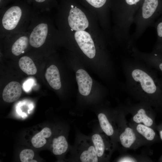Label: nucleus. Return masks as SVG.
<instances>
[{"label":"nucleus","mask_w":162,"mask_h":162,"mask_svg":"<svg viewBox=\"0 0 162 162\" xmlns=\"http://www.w3.org/2000/svg\"><path fill=\"white\" fill-rule=\"evenodd\" d=\"M125 88L148 95H161L162 88L157 74L144 63L126 61L123 64Z\"/></svg>","instance_id":"f257e3e1"},{"label":"nucleus","mask_w":162,"mask_h":162,"mask_svg":"<svg viewBox=\"0 0 162 162\" xmlns=\"http://www.w3.org/2000/svg\"><path fill=\"white\" fill-rule=\"evenodd\" d=\"M38 13L34 9L18 5L1 10L0 39L12 34L27 31Z\"/></svg>","instance_id":"f03ea898"},{"label":"nucleus","mask_w":162,"mask_h":162,"mask_svg":"<svg viewBox=\"0 0 162 162\" xmlns=\"http://www.w3.org/2000/svg\"><path fill=\"white\" fill-rule=\"evenodd\" d=\"M27 31L30 46L38 49L47 46L55 38V31L50 17L38 13L32 19Z\"/></svg>","instance_id":"7ed1b4c3"},{"label":"nucleus","mask_w":162,"mask_h":162,"mask_svg":"<svg viewBox=\"0 0 162 162\" xmlns=\"http://www.w3.org/2000/svg\"><path fill=\"white\" fill-rule=\"evenodd\" d=\"M0 39L5 45L10 46V52L16 56L24 53L30 46L28 31L12 34Z\"/></svg>","instance_id":"20e7f679"},{"label":"nucleus","mask_w":162,"mask_h":162,"mask_svg":"<svg viewBox=\"0 0 162 162\" xmlns=\"http://www.w3.org/2000/svg\"><path fill=\"white\" fill-rule=\"evenodd\" d=\"M75 39L83 52L90 58H93L95 54V49L90 35L85 31L76 32Z\"/></svg>","instance_id":"39448f33"},{"label":"nucleus","mask_w":162,"mask_h":162,"mask_svg":"<svg viewBox=\"0 0 162 162\" xmlns=\"http://www.w3.org/2000/svg\"><path fill=\"white\" fill-rule=\"evenodd\" d=\"M68 21L71 29L75 31H83L88 26V21L85 14L77 8L70 9Z\"/></svg>","instance_id":"423d86ee"},{"label":"nucleus","mask_w":162,"mask_h":162,"mask_svg":"<svg viewBox=\"0 0 162 162\" xmlns=\"http://www.w3.org/2000/svg\"><path fill=\"white\" fill-rule=\"evenodd\" d=\"M76 80L80 93L84 96L90 94L92 84V80L85 70L80 69L76 73Z\"/></svg>","instance_id":"0eeeda50"},{"label":"nucleus","mask_w":162,"mask_h":162,"mask_svg":"<svg viewBox=\"0 0 162 162\" xmlns=\"http://www.w3.org/2000/svg\"><path fill=\"white\" fill-rule=\"evenodd\" d=\"M22 93L20 84L16 81H12L4 88L2 93L3 100L7 103H12L17 100Z\"/></svg>","instance_id":"6e6552de"},{"label":"nucleus","mask_w":162,"mask_h":162,"mask_svg":"<svg viewBox=\"0 0 162 162\" xmlns=\"http://www.w3.org/2000/svg\"><path fill=\"white\" fill-rule=\"evenodd\" d=\"M80 147L78 154L80 160L82 162H97L98 161L95 148L92 141L85 142Z\"/></svg>","instance_id":"1a4fd4ad"},{"label":"nucleus","mask_w":162,"mask_h":162,"mask_svg":"<svg viewBox=\"0 0 162 162\" xmlns=\"http://www.w3.org/2000/svg\"><path fill=\"white\" fill-rule=\"evenodd\" d=\"M45 77L50 86L56 90L59 89L61 87L60 77L57 67L52 65L48 68L45 73Z\"/></svg>","instance_id":"9d476101"},{"label":"nucleus","mask_w":162,"mask_h":162,"mask_svg":"<svg viewBox=\"0 0 162 162\" xmlns=\"http://www.w3.org/2000/svg\"><path fill=\"white\" fill-rule=\"evenodd\" d=\"M142 61L150 68L155 69L162 74V53L155 51L148 57L143 58Z\"/></svg>","instance_id":"9b49d317"},{"label":"nucleus","mask_w":162,"mask_h":162,"mask_svg":"<svg viewBox=\"0 0 162 162\" xmlns=\"http://www.w3.org/2000/svg\"><path fill=\"white\" fill-rule=\"evenodd\" d=\"M159 4L158 0H144L142 8V16L145 19H148L155 14Z\"/></svg>","instance_id":"f8f14e48"},{"label":"nucleus","mask_w":162,"mask_h":162,"mask_svg":"<svg viewBox=\"0 0 162 162\" xmlns=\"http://www.w3.org/2000/svg\"><path fill=\"white\" fill-rule=\"evenodd\" d=\"M19 65L20 69L28 75H34L37 72V68L32 59L28 56L21 57L19 61Z\"/></svg>","instance_id":"ddd939ff"},{"label":"nucleus","mask_w":162,"mask_h":162,"mask_svg":"<svg viewBox=\"0 0 162 162\" xmlns=\"http://www.w3.org/2000/svg\"><path fill=\"white\" fill-rule=\"evenodd\" d=\"M51 135L52 132L50 129L45 127L32 137L31 140L32 143L34 147L40 148L46 142L45 138L49 137Z\"/></svg>","instance_id":"4468645a"},{"label":"nucleus","mask_w":162,"mask_h":162,"mask_svg":"<svg viewBox=\"0 0 162 162\" xmlns=\"http://www.w3.org/2000/svg\"><path fill=\"white\" fill-rule=\"evenodd\" d=\"M52 146L53 153L56 155H60L67 151L68 145L65 137L61 135L53 140Z\"/></svg>","instance_id":"2eb2a0df"},{"label":"nucleus","mask_w":162,"mask_h":162,"mask_svg":"<svg viewBox=\"0 0 162 162\" xmlns=\"http://www.w3.org/2000/svg\"><path fill=\"white\" fill-rule=\"evenodd\" d=\"M91 140L98 158L102 157L106 150V145L103 138L100 134H95L92 136Z\"/></svg>","instance_id":"dca6fc26"},{"label":"nucleus","mask_w":162,"mask_h":162,"mask_svg":"<svg viewBox=\"0 0 162 162\" xmlns=\"http://www.w3.org/2000/svg\"><path fill=\"white\" fill-rule=\"evenodd\" d=\"M119 139L122 145L124 147L128 148L134 142L136 137L133 130L128 127L120 135Z\"/></svg>","instance_id":"f3484780"},{"label":"nucleus","mask_w":162,"mask_h":162,"mask_svg":"<svg viewBox=\"0 0 162 162\" xmlns=\"http://www.w3.org/2000/svg\"><path fill=\"white\" fill-rule=\"evenodd\" d=\"M98 117L100 126L103 131L107 136L112 135L114 133V130L106 115L101 113L98 114Z\"/></svg>","instance_id":"a211bd4d"},{"label":"nucleus","mask_w":162,"mask_h":162,"mask_svg":"<svg viewBox=\"0 0 162 162\" xmlns=\"http://www.w3.org/2000/svg\"><path fill=\"white\" fill-rule=\"evenodd\" d=\"M133 119L136 122L143 123L148 127L151 126L153 123L152 120L146 115L145 110L142 108L138 110L137 113L134 116Z\"/></svg>","instance_id":"6ab92c4d"},{"label":"nucleus","mask_w":162,"mask_h":162,"mask_svg":"<svg viewBox=\"0 0 162 162\" xmlns=\"http://www.w3.org/2000/svg\"><path fill=\"white\" fill-rule=\"evenodd\" d=\"M136 128L137 131L147 140L151 141L154 139L155 133L151 128L145 125L140 124L137 125Z\"/></svg>","instance_id":"aec40b11"},{"label":"nucleus","mask_w":162,"mask_h":162,"mask_svg":"<svg viewBox=\"0 0 162 162\" xmlns=\"http://www.w3.org/2000/svg\"><path fill=\"white\" fill-rule=\"evenodd\" d=\"M34 153L31 149H26L22 150L20 154V158L22 162H37L33 160Z\"/></svg>","instance_id":"412c9836"},{"label":"nucleus","mask_w":162,"mask_h":162,"mask_svg":"<svg viewBox=\"0 0 162 162\" xmlns=\"http://www.w3.org/2000/svg\"><path fill=\"white\" fill-rule=\"evenodd\" d=\"M158 41L155 51L162 53V18L156 26Z\"/></svg>","instance_id":"4be33fe9"},{"label":"nucleus","mask_w":162,"mask_h":162,"mask_svg":"<svg viewBox=\"0 0 162 162\" xmlns=\"http://www.w3.org/2000/svg\"><path fill=\"white\" fill-rule=\"evenodd\" d=\"M92 6L96 8L102 7L105 3L106 0H86Z\"/></svg>","instance_id":"5701e85b"},{"label":"nucleus","mask_w":162,"mask_h":162,"mask_svg":"<svg viewBox=\"0 0 162 162\" xmlns=\"http://www.w3.org/2000/svg\"><path fill=\"white\" fill-rule=\"evenodd\" d=\"M140 0H125V1L128 4L130 5H132L136 4L139 2Z\"/></svg>","instance_id":"b1692460"},{"label":"nucleus","mask_w":162,"mask_h":162,"mask_svg":"<svg viewBox=\"0 0 162 162\" xmlns=\"http://www.w3.org/2000/svg\"><path fill=\"white\" fill-rule=\"evenodd\" d=\"M34 2L37 4H45V2H47V0H34Z\"/></svg>","instance_id":"393cba45"},{"label":"nucleus","mask_w":162,"mask_h":162,"mask_svg":"<svg viewBox=\"0 0 162 162\" xmlns=\"http://www.w3.org/2000/svg\"><path fill=\"white\" fill-rule=\"evenodd\" d=\"M159 81L160 85L162 88V78L160 79H159Z\"/></svg>","instance_id":"a878e982"},{"label":"nucleus","mask_w":162,"mask_h":162,"mask_svg":"<svg viewBox=\"0 0 162 162\" xmlns=\"http://www.w3.org/2000/svg\"><path fill=\"white\" fill-rule=\"evenodd\" d=\"M160 138L162 140V130H161L160 131Z\"/></svg>","instance_id":"bb28decb"},{"label":"nucleus","mask_w":162,"mask_h":162,"mask_svg":"<svg viewBox=\"0 0 162 162\" xmlns=\"http://www.w3.org/2000/svg\"><path fill=\"white\" fill-rule=\"evenodd\" d=\"M71 8H73V7H74V6L73 5H71Z\"/></svg>","instance_id":"cd10ccee"}]
</instances>
